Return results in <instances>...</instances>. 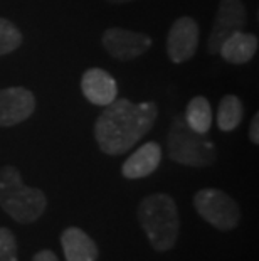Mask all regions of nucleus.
<instances>
[{
  "label": "nucleus",
  "instance_id": "obj_1",
  "mask_svg": "<svg viewBox=\"0 0 259 261\" xmlns=\"http://www.w3.org/2000/svg\"><path fill=\"white\" fill-rule=\"evenodd\" d=\"M158 105L155 101L133 103L117 98L95 121V138L98 147L106 155H121L135 147L155 125Z\"/></svg>",
  "mask_w": 259,
  "mask_h": 261
},
{
  "label": "nucleus",
  "instance_id": "obj_2",
  "mask_svg": "<svg viewBox=\"0 0 259 261\" xmlns=\"http://www.w3.org/2000/svg\"><path fill=\"white\" fill-rule=\"evenodd\" d=\"M136 216L155 251H168L177 244L180 219L177 204L168 194L157 192L141 199Z\"/></svg>",
  "mask_w": 259,
  "mask_h": 261
},
{
  "label": "nucleus",
  "instance_id": "obj_3",
  "mask_svg": "<svg viewBox=\"0 0 259 261\" xmlns=\"http://www.w3.org/2000/svg\"><path fill=\"white\" fill-rule=\"evenodd\" d=\"M0 207L15 223L32 224L46 211L47 197L41 189L25 186L17 167L4 165L0 169Z\"/></svg>",
  "mask_w": 259,
  "mask_h": 261
},
{
  "label": "nucleus",
  "instance_id": "obj_4",
  "mask_svg": "<svg viewBox=\"0 0 259 261\" xmlns=\"http://www.w3.org/2000/svg\"><path fill=\"white\" fill-rule=\"evenodd\" d=\"M168 157L175 164L187 167H209L216 162V145L185 123L184 116H177L170 126L167 138Z\"/></svg>",
  "mask_w": 259,
  "mask_h": 261
},
{
  "label": "nucleus",
  "instance_id": "obj_5",
  "mask_svg": "<svg viewBox=\"0 0 259 261\" xmlns=\"http://www.w3.org/2000/svg\"><path fill=\"white\" fill-rule=\"evenodd\" d=\"M194 207L204 221L219 231H233L239 226L241 209L238 202L220 189H200L194 196Z\"/></svg>",
  "mask_w": 259,
  "mask_h": 261
},
{
  "label": "nucleus",
  "instance_id": "obj_6",
  "mask_svg": "<svg viewBox=\"0 0 259 261\" xmlns=\"http://www.w3.org/2000/svg\"><path fill=\"white\" fill-rule=\"evenodd\" d=\"M103 47L109 56L117 61H133L145 54L152 47L153 39L143 32L123 29V27H108L103 32Z\"/></svg>",
  "mask_w": 259,
  "mask_h": 261
},
{
  "label": "nucleus",
  "instance_id": "obj_7",
  "mask_svg": "<svg viewBox=\"0 0 259 261\" xmlns=\"http://www.w3.org/2000/svg\"><path fill=\"white\" fill-rule=\"evenodd\" d=\"M247 12L242 0H220L216 19H214L211 36L207 39V53L217 54L225 39L234 32L244 29Z\"/></svg>",
  "mask_w": 259,
  "mask_h": 261
},
{
  "label": "nucleus",
  "instance_id": "obj_8",
  "mask_svg": "<svg viewBox=\"0 0 259 261\" xmlns=\"http://www.w3.org/2000/svg\"><path fill=\"white\" fill-rule=\"evenodd\" d=\"M199 24L189 17H179L167 34V56L174 64H184L195 56L199 47Z\"/></svg>",
  "mask_w": 259,
  "mask_h": 261
},
{
  "label": "nucleus",
  "instance_id": "obj_9",
  "mask_svg": "<svg viewBox=\"0 0 259 261\" xmlns=\"http://www.w3.org/2000/svg\"><path fill=\"white\" fill-rule=\"evenodd\" d=\"M36 96L27 88L12 86L0 90V126H14L36 112Z\"/></svg>",
  "mask_w": 259,
  "mask_h": 261
},
{
  "label": "nucleus",
  "instance_id": "obj_10",
  "mask_svg": "<svg viewBox=\"0 0 259 261\" xmlns=\"http://www.w3.org/2000/svg\"><path fill=\"white\" fill-rule=\"evenodd\" d=\"M81 91L90 103L106 107L118 98V85L114 77L101 68L84 71L81 77Z\"/></svg>",
  "mask_w": 259,
  "mask_h": 261
},
{
  "label": "nucleus",
  "instance_id": "obj_11",
  "mask_svg": "<svg viewBox=\"0 0 259 261\" xmlns=\"http://www.w3.org/2000/svg\"><path fill=\"white\" fill-rule=\"evenodd\" d=\"M160 162H162V147L157 142H147L125 160V164L121 165V175L130 180L145 179L158 169Z\"/></svg>",
  "mask_w": 259,
  "mask_h": 261
},
{
  "label": "nucleus",
  "instance_id": "obj_12",
  "mask_svg": "<svg viewBox=\"0 0 259 261\" xmlns=\"http://www.w3.org/2000/svg\"><path fill=\"white\" fill-rule=\"evenodd\" d=\"M257 36L254 34H246V32H234L231 34L225 41L220 44L219 53L225 63L234 64V66H242L247 64L249 61L256 56L257 53Z\"/></svg>",
  "mask_w": 259,
  "mask_h": 261
},
{
  "label": "nucleus",
  "instance_id": "obj_13",
  "mask_svg": "<svg viewBox=\"0 0 259 261\" xmlns=\"http://www.w3.org/2000/svg\"><path fill=\"white\" fill-rule=\"evenodd\" d=\"M66 261H96L100 256L96 243L79 227H66L61 234Z\"/></svg>",
  "mask_w": 259,
  "mask_h": 261
},
{
  "label": "nucleus",
  "instance_id": "obj_14",
  "mask_svg": "<svg viewBox=\"0 0 259 261\" xmlns=\"http://www.w3.org/2000/svg\"><path fill=\"white\" fill-rule=\"evenodd\" d=\"M185 123L192 130L206 135L212 126V107L206 96H194L185 108Z\"/></svg>",
  "mask_w": 259,
  "mask_h": 261
},
{
  "label": "nucleus",
  "instance_id": "obj_15",
  "mask_svg": "<svg viewBox=\"0 0 259 261\" xmlns=\"http://www.w3.org/2000/svg\"><path fill=\"white\" fill-rule=\"evenodd\" d=\"M242 116H244V107H242L239 96H236V94H225V96H222L216 115L219 130L225 133L236 130L241 125Z\"/></svg>",
  "mask_w": 259,
  "mask_h": 261
},
{
  "label": "nucleus",
  "instance_id": "obj_16",
  "mask_svg": "<svg viewBox=\"0 0 259 261\" xmlns=\"http://www.w3.org/2000/svg\"><path fill=\"white\" fill-rule=\"evenodd\" d=\"M24 36L14 22L0 17V56L10 54L22 46Z\"/></svg>",
  "mask_w": 259,
  "mask_h": 261
},
{
  "label": "nucleus",
  "instance_id": "obj_17",
  "mask_svg": "<svg viewBox=\"0 0 259 261\" xmlns=\"http://www.w3.org/2000/svg\"><path fill=\"white\" fill-rule=\"evenodd\" d=\"M0 261H19V248L14 232L0 226Z\"/></svg>",
  "mask_w": 259,
  "mask_h": 261
},
{
  "label": "nucleus",
  "instance_id": "obj_18",
  "mask_svg": "<svg viewBox=\"0 0 259 261\" xmlns=\"http://www.w3.org/2000/svg\"><path fill=\"white\" fill-rule=\"evenodd\" d=\"M249 140L257 145L259 143V115L254 113L252 116V121H251V126H249Z\"/></svg>",
  "mask_w": 259,
  "mask_h": 261
},
{
  "label": "nucleus",
  "instance_id": "obj_19",
  "mask_svg": "<svg viewBox=\"0 0 259 261\" xmlns=\"http://www.w3.org/2000/svg\"><path fill=\"white\" fill-rule=\"evenodd\" d=\"M32 261H59V258L51 251V249H42V251H39L34 258H32Z\"/></svg>",
  "mask_w": 259,
  "mask_h": 261
},
{
  "label": "nucleus",
  "instance_id": "obj_20",
  "mask_svg": "<svg viewBox=\"0 0 259 261\" xmlns=\"http://www.w3.org/2000/svg\"><path fill=\"white\" fill-rule=\"evenodd\" d=\"M108 4H114V5H120V4H130V2H135V0H106Z\"/></svg>",
  "mask_w": 259,
  "mask_h": 261
}]
</instances>
